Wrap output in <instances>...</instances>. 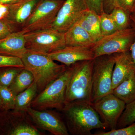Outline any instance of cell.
I'll list each match as a JSON object with an SVG mask.
<instances>
[{"instance_id":"obj_1","label":"cell","mask_w":135,"mask_h":135,"mask_svg":"<svg viewBox=\"0 0 135 135\" xmlns=\"http://www.w3.org/2000/svg\"><path fill=\"white\" fill-rule=\"evenodd\" d=\"M62 112L69 134L91 135L94 129H107L92 104L73 101L66 104Z\"/></svg>"},{"instance_id":"obj_2","label":"cell","mask_w":135,"mask_h":135,"mask_svg":"<svg viewBox=\"0 0 135 135\" xmlns=\"http://www.w3.org/2000/svg\"><path fill=\"white\" fill-rule=\"evenodd\" d=\"M24 68L32 73L38 87V94L60 76L68 66L54 62L47 53L27 50L22 59Z\"/></svg>"},{"instance_id":"obj_3","label":"cell","mask_w":135,"mask_h":135,"mask_svg":"<svg viewBox=\"0 0 135 135\" xmlns=\"http://www.w3.org/2000/svg\"><path fill=\"white\" fill-rule=\"evenodd\" d=\"M94 59L73 64V70L66 88L65 105L80 101L92 104V70Z\"/></svg>"},{"instance_id":"obj_4","label":"cell","mask_w":135,"mask_h":135,"mask_svg":"<svg viewBox=\"0 0 135 135\" xmlns=\"http://www.w3.org/2000/svg\"><path fill=\"white\" fill-rule=\"evenodd\" d=\"M73 70V64L68 66L62 75L37 94L31 107L38 110L56 109L62 111L65 105L66 88Z\"/></svg>"},{"instance_id":"obj_5","label":"cell","mask_w":135,"mask_h":135,"mask_svg":"<svg viewBox=\"0 0 135 135\" xmlns=\"http://www.w3.org/2000/svg\"><path fill=\"white\" fill-rule=\"evenodd\" d=\"M114 54L104 55L94 59L92 70V103L112 93L113 72Z\"/></svg>"},{"instance_id":"obj_6","label":"cell","mask_w":135,"mask_h":135,"mask_svg":"<svg viewBox=\"0 0 135 135\" xmlns=\"http://www.w3.org/2000/svg\"><path fill=\"white\" fill-rule=\"evenodd\" d=\"M26 111L0 112V135H43Z\"/></svg>"},{"instance_id":"obj_7","label":"cell","mask_w":135,"mask_h":135,"mask_svg":"<svg viewBox=\"0 0 135 135\" xmlns=\"http://www.w3.org/2000/svg\"><path fill=\"white\" fill-rule=\"evenodd\" d=\"M64 0H40L21 32L25 34L50 28Z\"/></svg>"},{"instance_id":"obj_8","label":"cell","mask_w":135,"mask_h":135,"mask_svg":"<svg viewBox=\"0 0 135 135\" xmlns=\"http://www.w3.org/2000/svg\"><path fill=\"white\" fill-rule=\"evenodd\" d=\"M135 39V26L117 30L114 33L103 36L92 48L95 58L104 55L123 53L130 51Z\"/></svg>"},{"instance_id":"obj_9","label":"cell","mask_w":135,"mask_h":135,"mask_svg":"<svg viewBox=\"0 0 135 135\" xmlns=\"http://www.w3.org/2000/svg\"><path fill=\"white\" fill-rule=\"evenodd\" d=\"M24 35L27 50L49 53L66 46L65 33L51 28Z\"/></svg>"},{"instance_id":"obj_10","label":"cell","mask_w":135,"mask_h":135,"mask_svg":"<svg viewBox=\"0 0 135 135\" xmlns=\"http://www.w3.org/2000/svg\"><path fill=\"white\" fill-rule=\"evenodd\" d=\"M126 103L113 93L108 94L92 103L101 121L110 130L117 128L119 119Z\"/></svg>"},{"instance_id":"obj_11","label":"cell","mask_w":135,"mask_h":135,"mask_svg":"<svg viewBox=\"0 0 135 135\" xmlns=\"http://www.w3.org/2000/svg\"><path fill=\"white\" fill-rule=\"evenodd\" d=\"M26 112L38 128L54 135L70 134L65 122L60 114L55 111L50 109L36 110L29 107Z\"/></svg>"},{"instance_id":"obj_12","label":"cell","mask_w":135,"mask_h":135,"mask_svg":"<svg viewBox=\"0 0 135 135\" xmlns=\"http://www.w3.org/2000/svg\"><path fill=\"white\" fill-rule=\"evenodd\" d=\"M86 9L83 0H66L50 28L65 33L77 23L83 12Z\"/></svg>"},{"instance_id":"obj_13","label":"cell","mask_w":135,"mask_h":135,"mask_svg":"<svg viewBox=\"0 0 135 135\" xmlns=\"http://www.w3.org/2000/svg\"><path fill=\"white\" fill-rule=\"evenodd\" d=\"M40 0H22L7 5V12L2 18L13 27L15 32L21 31Z\"/></svg>"},{"instance_id":"obj_14","label":"cell","mask_w":135,"mask_h":135,"mask_svg":"<svg viewBox=\"0 0 135 135\" xmlns=\"http://www.w3.org/2000/svg\"><path fill=\"white\" fill-rule=\"evenodd\" d=\"M47 54L54 61H58L67 66L79 61L95 59L92 48L82 46H66Z\"/></svg>"},{"instance_id":"obj_15","label":"cell","mask_w":135,"mask_h":135,"mask_svg":"<svg viewBox=\"0 0 135 135\" xmlns=\"http://www.w3.org/2000/svg\"><path fill=\"white\" fill-rule=\"evenodd\" d=\"M114 54L115 61L113 72V91L120 84L135 74V64L130 51Z\"/></svg>"},{"instance_id":"obj_16","label":"cell","mask_w":135,"mask_h":135,"mask_svg":"<svg viewBox=\"0 0 135 135\" xmlns=\"http://www.w3.org/2000/svg\"><path fill=\"white\" fill-rule=\"evenodd\" d=\"M27 50L24 33L15 32L0 40V55L22 59Z\"/></svg>"},{"instance_id":"obj_17","label":"cell","mask_w":135,"mask_h":135,"mask_svg":"<svg viewBox=\"0 0 135 135\" xmlns=\"http://www.w3.org/2000/svg\"><path fill=\"white\" fill-rule=\"evenodd\" d=\"M65 38L66 46L92 48L95 43L90 35L77 23L65 33Z\"/></svg>"},{"instance_id":"obj_18","label":"cell","mask_w":135,"mask_h":135,"mask_svg":"<svg viewBox=\"0 0 135 135\" xmlns=\"http://www.w3.org/2000/svg\"><path fill=\"white\" fill-rule=\"evenodd\" d=\"M77 23L90 35L95 42L103 37L100 29L99 16L92 11L84 10Z\"/></svg>"},{"instance_id":"obj_19","label":"cell","mask_w":135,"mask_h":135,"mask_svg":"<svg viewBox=\"0 0 135 135\" xmlns=\"http://www.w3.org/2000/svg\"><path fill=\"white\" fill-rule=\"evenodd\" d=\"M115 96L128 104L135 100V74L113 90Z\"/></svg>"},{"instance_id":"obj_20","label":"cell","mask_w":135,"mask_h":135,"mask_svg":"<svg viewBox=\"0 0 135 135\" xmlns=\"http://www.w3.org/2000/svg\"><path fill=\"white\" fill-rule=\"evenodd\" d=\"M38 92L37 84L34 81L29 88L16 96L14 110L26 111L27 109L31 107L32 101L37 95Z\"/></svg>"},{"instance_id":"obj_21","label":"cell","mask_w":135,"mask_h":135,"mask_svg":"<svg viewBox=\"0 0 135 135\" xmlns=\"http://www.w3.org/2000/svg\"><path fill=\"white\" fill-rule=\"evenodd\" d=\"M34 81L31 72L24 68L18 74L9 88L16 96L29 88Z\"/></svg>"},{"instance_id":"obj_22","label":"cell","mask_w":135,"mask_h":135,"mask_svg":"<svg viewBox=\"0 0 135 135\" xmlns=\"http://www.w3.org/2000/svg\"><path fill=\"white\" fill-rule=\"evenodd\" d=\"M118 30L126 29L130 27L131 21L129 12L119 7L115 8L110 13Z\"/></svg>"},{"instance_id":"obj_23","label":"cell","mask_w":135,"mask_h":135,"mask_svg":"<svg viewBox=\"0 0 135 135\" xmlns=\"http://www.w3.org/2000/svg\"><path fill=\"white\" fill-rule=\"evenodd\" d=\"M135 122V100L126 104L117 124V128L125 127Z\"/></svg>"},{"instance_id":"obj_24","label":"cell","mask_w":135,"mask_h":135,"mask_svg":"<svg viewBox=\"0 0 135 135\" xmlns=\"http://www.w3.org/2000/svg\"><path fill=\"white\" fill-rule=\"evenodd\" d=\"M24 68L17 67L0 68V86L9 87L15 77Z\"/></svg>"},{"instance_id":"obj_25","label":"cell","mask_w":135,"mask_h":135,"mask_svg":"<svg viewBox=\"0 0 135 135\" xmlns=\"http://www.w3.org/2000/svg\"><path fill=\"white\" fill-rule=\"evenodd\" d=\"M0 98L2 111L15 109L16 96L9 87L0 86Z\"/></svg>"},{"instance_id":"obj_26","label":"cell","mask_w":135,"mask_h":135,"mask_svg":"<svg viewBox=\"0 0 135 135\" xmlns=\"http://www.w3.org/2000/svg\"><path fill=\"white\" fill-rule=\"evenodd\" d=\"M99 19L100 29L103 36L110 35L118 30L110 14L104 12L99 16Z\"/></svg>"},{"instance_id":"obj_27","label":"cell","mask_w":135,"mask_h":135,"mask_svg":"<svg viewBox=\"0 0 135 135\" xmlns=\"http://www.w3.org/2000/svg\"><path fill=\"white\" fill-rule=\"evenodd\" d=\"M94 135H135V122L125 127L116 128L108 131H101Z\"/></svg>"},{"instance_id":"obj_28","label":"cell","mask_w":135,"mask_h":135,"mask_svg":"<svg viewBox=\"0 0 135 135\" xmlns=\"http://www.w3.org/2000/svg\"><path fill=\"white\" fill-rule=\"evenodd\" d=\"M5 67L24 68L21 58L0 55V68Z\"/></svg>"},{"instance_id":"obj_29","label":"cell","mask_w":135,"mask_h":135,"mask_svg":"<svg viewBox=\"0 0 135 135\" xmlns=\"http://www.w3.org/2000/svg\"><path fill=\"white\" fill-rule=\"evenodd\" d=\"M87 9L100 16L104 12L103 0H83Z\"/></svg>"},{"instance_id":"obj_30","label":"cell","mask_w":135,"mask_h":135,"mask_svg":"<svg viewBox=\"0 0 135 135\" xmlns=\"http://www.w3.org/2000/svg\"><path fill=\"white\" fill-rule=\"evenodd\" d=\"M11 26L4 19H0V40L15 32Z\"/></svg>"},{"instance_id":"obj_31","label":"cell","mask_w":135,"mask_h":135,"mask_svg":"<svg viewBox=\"0 0 135 135\" xmlns=\"http://www.w3.org/2000/svg\"><path fill=\"white\" fill-rule=\"evenodd\" d=\"M135 0H117L118 7L132 14Z\"/></svg>"},{"instance_id":"obj_32","label":"cell","mask_w":135,"mask_h":135,"mask_svg":"<svg viewBox=\"0 0 135 135\" xmlns=\"http://www.w3.org/2000/svg\"><path fill=\"white\" fill-rule=\"evenodd\" d=\"M104 12L110 14L115 8L118 7L117 0H103Z\"/></svg>"},{"instance_id":"obj_33","label":"cell","mask_w":135,"mask_h":135,"mask_svg":"<svg viewBox=\"0 0 135 135\" xmlns=\"http://www.w3.org/2000/svg\"><path fill=\"white\" fill-rule=\"evenodd\" d=\"M8 7L7 5L0 3V19H2L7 11Z\"/></svg>"},{"instance_id":"obj_34","label":"cell","mask_w":135,"mask_h":135,"mask_svg":"<svg viewBox=\"0 0 135 135\" xmlns=\"http://www.w3.org/2000/svg\"><path fill=\"white\" fill-rule=\"evenodd\" d=\"M132 22L134 23V25L135 26V22L133 20H131ZM130 51L131 54V57L133 59V61L135 64V39L134 41L133 42V44L131 45L130 49Z\"/></svg>"},{"instance_id":"obj_35","label":"cell","mask_w":135,"mask_h":135,"mask_svg":"<svg viewBox=\"0 0 135 135\" xmlns=\"http://www.w3.org/2000/svg\"><path fill=\"white\" fill-rule=\"evenodd\" d=\"M22 0H0V3L5 5H9L20 1Z\"/></svg>"},{"instance_id":"obj_36","label":"cell","mask_w":135,"mask_h":135,"mask_svg":"<svg viewBox=\"0 0 135 135\" xmlns=\"http://www.w3.org/2000/svg\"><path fill=\"white\" fill-rule=\"evenodd\" d=\"M130 18L131 20H133L135 22V15L131 14L130 15Z\"/></svg>"},{"instance_id":"obj_37","label":"cell","mask_w":135,"mask_h":135,"mask_svg":"<svg viewBox=\"0 0 135 135\" xmlns=\"http://www.w3.org/2000/svg\"><path fill=\"white\" fill-rule=\"evenodd\" d=\"M133 15H135V1L134 2V7H133V11H132V14Z\"/></svg>"},{"instance_id":"obj_38","label":"cell","mask_w":135,"mask_h":135,"mask_svg":"<svg viewBox=\"0 0 135 135\" xmlns=\"http://www.w3.org/2000/svg\"><path fill=\"white\" fill-rule=\"evenodd\" d=\"M2 111V108L1 101V98H0V112Z\"/></svg>"}]
</instances>
